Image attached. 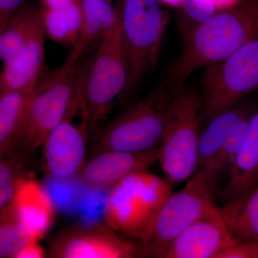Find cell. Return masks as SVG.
Here are the masks:
<instances>
[{
  "instance_id": "obj_1",
  "label": "cell",
  "mask_w": 258,
  "mask_h": 258,
  "mask_svg": "<svg viewBox=\"0 0 258 258\" xmlns=\"http://www.w3.org/2000/svg\"><path fill=\"white\" fill-rule=\"evenodd\" d=\"M258 37V0H238L205 20L186 40L169 66L165 82L170 90L186 85L190 76L222 62Z\"/></svg>"
},
{
  "instance_id": "obj_2",
  "label": "cell",
  "mask_w": 258,
  "mask_h": 258,
  "mask_svg": "<svg viewBox=\"0 0 258 258\" xmlns=\"http://www.w3.org/2000/svg\"><path fill=\"white\" fill-rule=\"evenodd\" d=\"M170 91L157 157L166 179L172 184L182 182L196 173L203 103L201 96L186 85Z\"/></svg>"
},
{
  "instance_id": "obj_3",
  "label": "cell",
  "mask_w": 258,
  "mask_h": 258,
  "mask_svg": "<svg viewBox=\"0 0 258 258\" xmlns=\"http://www.w3.org/2000/svg\"><path fill=\"white\" fill-rule=\"evenodd\" d=\"M172 193L167 179L147 171L129 174L110 188L104 222L118 233L141 240Z\"/></svg>"
},
{
  "instance_id": "obj_4",
  "label": "cell",
  "mask_w": 258,
  "mask_h": 258,
  "mask_svg": "<svg viewBox=\"0 0 258 258\" xmlns=\"http://www.w3.org/2000/svg\"><path fill=\"white\" fill-rule=\"evenodd\" d=\"M171 91L162 80L100 131L93 154L107 150L146 152L159 149Z\"/></svg>"
},
{
  "instance_id": "obj_5",
  "label": "cell",
  "mask_w": 258,
  "mask_h": 258,
  "mask_svg": "<svg viewBox=\"0 0 258 258\" xmlns=\"http://www.w3.org/2000/svg\"><path fill=\"white\" fill-rule=\"evenodd\" d=\"M128 66L122 42L120 15L99 40L91 63L83 74V96L88 132H95L116 101L125 94Z\"/></svg>"
},
{
  "instance_id": "obj_6",
  "label": "cell",
  "mask_w": 258,
  "mask_h": 258,
  "mask_svg": "<svg viewBox=\"0 0 258 258\" xmlns=\"http://www.w3.org/2000/svg\"><path fill=\"white\" fill-rule=\"evenodd\" d=\"M203 174L197 172L182 189L172 193L139 244V257H159L174 239L195 222L220 211Z\"/></svg>"
},
{
  "instance_id": "obj_7",
  "label": "cell",
  "mask_w": 258,
  "mask_h": 258,
  "mask_svg": "<svg viewBox=\"0 0 258 258\" xmlns=\"http://www.w3.org/2000/svg\"><path fill=\"white\" fill-rule=\"evenodd\" d=\"M78 61L70 52L63 64L46 79L38 81L32 91L20 145L24 152H35L42 147L67 114L81 75Z\"/></svg>"
},
{
  "instance_id": "obj_8",
  "label": "cell",
  "mask_w": 258,
  "mask_h": 258,
  "mask_svg": "<svg viewBox=\"0 0 258 258\" xmlns=\"http://www.w3.org/2000/svg\"><path fill=\"white\" fill-rule=\"evenodd\" d=\"M120 19L128 66L125 94H128L157 66L168 18L159 0H125Z\"/></svg>"
},
{
  "instance_id": "obj_9",
  "label": "cell",
  "mask_w": 258,
  "mask_h": 258,
  "mask_svg": "<svg viewBox=\"0 0 258 258\" xmlns=\"http://www.w3.org/2000/svg\"><path fill=\"white\" fill-rule=\"evenodd\" d=\"M203 119L242 101L258 90V37L246 43L218 63L205 69L203 80Z\"/></svg>"
},
{
  "instance_id": "obj_10",
  "label": "cell",
  "mask_w": 258,
  "mask_h": 258,
  "mask_svg": "<svg viewBox=\"0 0 258 258\" xmlns=\"http://www.w3.org/2000/svg\"><path fill=\"white\" fill-rule=\"evenodd\" d=\"M54 258H133L139 244L120 237L106 223L69 227L52 238L49 248Z\"/></svg>"
},
{
  "instance_id": "obj_11",
  "label": "cell",
  "mask_w": 258,
  "mask_h": 258,
  "mask_svg": "<svg viewBox=\"0 0 258 258\" xmlns=\"http://www.w3.org/2000/svg\"><path fill=\"white\" fill-rule=\"evenodd\" d=\"M82 83L80 80L67 114L42 146L47 170L56 178L74 175L85 164L88 123L78 125L74 123V115L84 101Z\"/></svg>"
},
{
  "instance_id": "obj_12",
  "label": "cell",
  "mask_w": 258,
  "mask_h": 258,
  "mask_svg": "<svg viewBox=\"0 0 258 258\" xmlns=\"http://www.w3.org/2000/svg\"><path fill=\"white\" fill-rule=\"evenodd\" d=\"M221 210L195 222L159 254V258H215L235 242Z\"/></svg>"
},
{
  "instance_id": "obj_13",
  "label": "cell",
  "mask_w": 258,
  "mask_h": 258,
  "mask_svg": "<svg viewBox=\"0 0 258 258\" xmlns=\"http://www.w3.org/2000/svg\"><path fill=\"white\" fill-rule=\"evenodd\" d=\"M45 37L41 13L35 9L23 50L0 72V93L35 89L45 60Z\"/></svg>"
},
{
  "instance_id": "obj_14",
  "label": "cell",
  "mask_w": 258,
  "mask_h": 258,
  "mask_svg": "<svg viewBox=\"0 0 258 258\" xmlns=\"http://www.w3.org/2000/svg\"><path fill=\"white\" fill-rule=\"evenodd\" d=\"M158 149L146 152L107 150L93 154L81 170L83 180L91 186L111 188L133 173L147 171L158 161Z\"/></svg>"
},
{
  "instance_id": "obj_15",
  "label": "cell",
  "mask_w": 258,
  "mask_h": 258,
  "mask_svg": "<svg viewBox=\"0 0 258 258\" xmlns=\"http://www.w3.org/2000/svg\"><path fill=\"white\" fill-rule=\"evenodd\" d=\"M15 217L39 240L45 235L55 217V207L47 190L36 180L20 176L9 204Z\"/></svg>"
},
{
  "instance_id": "obj_16",
  "label": "cell",
  "mask_w": 258,
  "mask_h": 258,
  "mask_svg": "<svg viewBox=\"0 0 258 258\" xmlns=\"http://www.w3.org/2000/svg\"><path fill=\"white\" fill-rule=\"evenodd\" d=\"M253 111L250 105L239 102L209 120L208 127L200 135L196 173L203 174L212 190L217 181L214 168L227 135L240 118Z\"/></svg>"
},
{
  "instance_id": "obj_17",
  "label": "cell",
  "mask_w": 258,
  "mask_h": 258,
  "mask_svg": "<svg viewBox=\"0 0 258 258\" xmlns=\"http://www.w3.org/2000/svg\"><path fill=\"white\" fill-rule=\"evenodd\" d=\"M258 184V111L249 119L247 137L230 169L224 195L231 200L249 193Z\"/></svg>"
},
{
  "instance_id": "obj_18",
  "label": "cell",
  "mask_w": 258,
  "mask_h": 258,
  "mask_svg": "<svg viewBox=\"0 0 258 258\" xmlns=\"http://www.w3.org/2000/svg\"><path fill=\"white\" fill-rule=\"evenodd\" d=\"M33 91L0 93V159L11 155L20 147Z\"/></svg>"
},
{
  "instance_id": "obj_19",
  "label": "cell",
  "mask_w": 258,
  "mask_h": 258,
  "mask_svg": "<svg viewBox=\"0 0 258 258\" xmlns=\"http://www.w3.org/2000/svg\"><path fill=\"white\" fill-rule=\"evenodd\" d=\"M83 23L81 34L71 52L79 59L97 40H99L119 18L120 13L107 0H81Z\"/></svg>"
},
{
  "instance_id": "obj_20",
  "label": "cell",
  "mask_w": 258,
  "mask_h": 258,
  "mask_svg": "<svg viewBox=\"0 0 258 258\" xmlns=\"http://www.w3.org/2000/svg\"><path fill=\"white\" fill-rule=\"evenodd\" d=\"M220 210L236 241H258V184Z\"/></svg>"
},
{
  "instance_id": "obj_21",
  "label": "cell",
  "mask_w": 258,
  "mask_h": 258,
  "mask_svg": "<svg viewBox=\"0 0 258 258\" xmlns=\"http://www.w3.org/2000/svg\"><path fill=\"white\" fill-rule=\"evenodd\" d=\"M40 13L45 34L54 41L74 48L83 23L81 0L59 9L42 8Z\"/></svg>"
},
{
  "instance_id": "obj_22",
  "label": "cell",
  "mask_w": 258,
  "mask_h": 258,
  "mask_svg": "<svg viewBox=\"0 0 258 258\" xmlns=\"http://www.w3.org/2000/svg\"><path fill=\"white\" fill-rule=\"evenodd\" d=\"M34 8L23 7L0 25V60L8 64L23 50Z\"/></svg>"
},
{
  "instance_id": "obj_23",
  "label": "cell",
  "mask_w": 258,
  "mask_h": 258,
  "mask_svg": "<svg viewBox=\"0 0 258 258\" xmlns=\"http://www.w3.org/2000/svg\"><path fill=\"white\" fill-rule=\"evenodd\" d=\"M34 240L37 239L15 217L10 205L0 210V258H14L24 246Z\"/></svg>"
},
{
  "instance_id": "obj_24",
  "label": "cell",
  "mask_w": 258,
  "mask_h": 258,
  "mask_svg": "<svg viewBox=\"0 0 258 258\" xmlns=\"http://www.w3.org/2000/svg\"><path fill=\"white\" fill-rule=\"evenodd\" d=\"M253 112L240 118L227 135L214 168V176L216 181L220 174L229 169L230 170L233 165L234 161L247 137L249 119Z\"/></svg>"
},
{
  "instance_id": "obj_25",
  "label": "cell",
  "mask_w": 258,
  "mask_h": 258,
  "mask_svg": "<svg viewBox=\"0 0 258 258\" xmlns=\"http://www.w3.org/2000/svg\"><path fill=\"white\" fill-rule=\"evenodd\" d=\"M181 6L179 24L186 42L198 26L216 13V7L214 0H181Z\"/></svg>"
},
{
  "instance_id": "obj_26",
  "label": "cell",
  "mask_w": 258,
  "mask_h": 258,
  "mask_svg": "<svg viewBox=\"0 0 258 258\" xmlns=\"http://www.w3.org/2000/svg\"><path fill=\"white\" fill-rule=\"evenodd\" d=\"M20 162L18 157L0 159V210L9 205L14 195L15 185L20 175Z\"/></svg>"
},
{
  "instance_id": "obj_27",
  "label": "cell",
  "mask_w": 258,
  "mask_h": 258,
  "mask_svg": "<svg viewBox=\"0 0 258 258\" xmlns=\"http://www.w3.org/2000/svg\"><path fill=\"white\" fill-rule=\"evenodd\" d=\"M215 258H258V241H236Z\"/></svg>"
},
{
  "instance_id": "obj_28",
  "label": "cell",
  "mask_w": 258,
  "mask_h": 258,
  "mask_svg": "<svg viewBox=\"0 0 258 258\" xmlns=\"http://www.w3.org/2000/svg\"><path fill=\"white\" fill-rule=\"evenodd\" d=\"M37 240H32L16 254L14 258H42L46 257L45 249L37 242Z\"/></svg>"
},
{
  "instance_id": "obj_29",
  "label": "cell",
  "mask_w": 258,
  "mask_h": 258,
  "mask_svg": "<svg viewBox=\"0 0 258 258\" xmlns=\"http://www.w3.org/2000/svg\"><path fill=\"white\" fill-rule=\"evenodd\" d=\"M25 0H0V20H8L23 8Z\"/></svg>"
},
{
  "instance_id": "obj_30",
  "label": "cell",
  "mask_w": 258,
  "mask_h": 258,
  "mask_svg": "<svg viewBox=\"0 0 258 258\" xmlns=\"http://www.w3.org/2000/svg\"><path fill=\"white\" fill-rule=\"evenodd\" d=\"M77 1L79 0H42V4L45 9H59Z\"/></svg>"
},
{
  "instance_id": "obj_31",
  "label": "cell",
  "mask_w": 258,
  "mask_h": 258,
  "mask_svg": "<svg viewBox=\"0 0 258 258\" xmlns=\"http://www.w3.org/2000/svg\"><path fill=\"white\" fill-rule=\"evenodd\" d=\"M232 0H214V3H215V7H224L225 5H232L230 4Z\"/></svg>"
},
{
  "instance_id": "obj_32",
  "label": "cell",
  "mask_w": 258,
  "mask_h": 258,
  "mask_svg": "<svg viewBox=\"0 0 258 258\" xmlns=\"http://www.w3.org/2000/svg\"><path fill=\"white\" fill-rule=\"evenodd\" d=\"M167 4L173 5V6H180L181 5V0H161Z\"/></svg>"
},
{
  "instance_id": "obj_33",
  "label": "cell",
  "mask_w": 258,
  "mask_h": 258,
  "mask_svg": "<svg viewBox=\"0 0 258 258\" xmlns=\"http://www.w3.org/2000/svg\"><path fill=\"white\" fill-rule=\"evenodd\" d=\"M5 21H2V20H0V25H2L3 23H5Z\"/></svg>"
},
{
  "instance_id": "obj_34",
  "label": "cell",
  "mask_w": 258,
  "mask_h": 258,
  "mask_svg": "<svg viewBox=\"0 0 258 258\" xmlns=\"http://www.w3.org/2000/svg\"><path fill=\"white\" fill-rule=\"evenodd\" d=\"M107 1H108V2H109L110 3H111V0H107Z\"/></svg>"
}]
</instances>
